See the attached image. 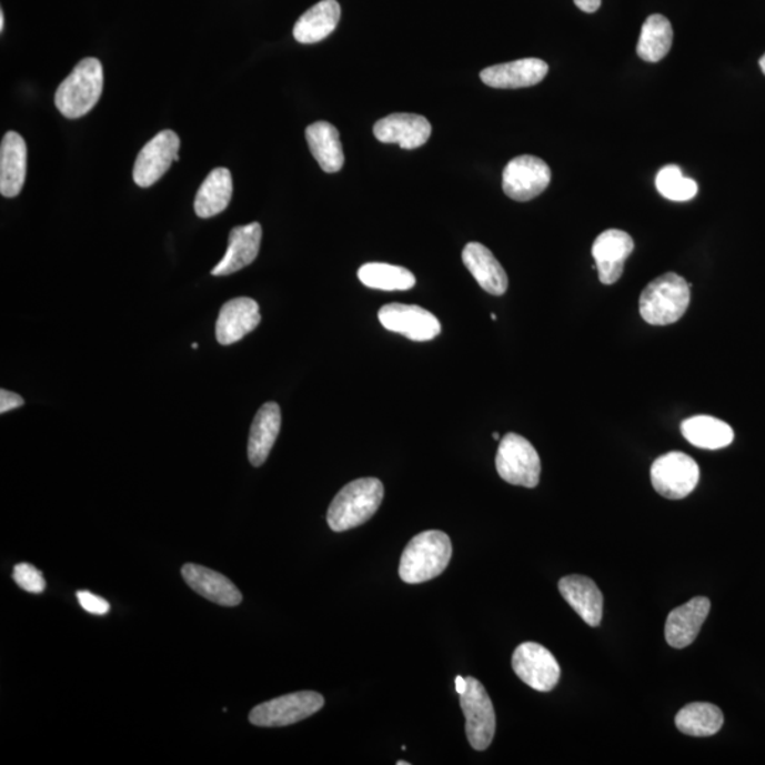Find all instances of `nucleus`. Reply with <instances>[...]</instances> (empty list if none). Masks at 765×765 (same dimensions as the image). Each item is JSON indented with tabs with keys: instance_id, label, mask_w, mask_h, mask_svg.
<instances>
[{
	"instance_id": "25",
	"label": "nucleus",
	"mask_w": 765,
	"mask_h": 765,
	"mask_svg": "<svg viewBox=\"0 0 765 765\" xmlns=\"http://www.w3.org/2000/svg\"><path fill=\"white\" fill-rule=\"evenodd\" d=\"M306 142L313 158L323 172L336 173L345 163V153L339 138V131L330 122L320 121L306 128Z\"/></svg>"
},
{
	"instance_id": "27",
	"label": "nucleus",
	"mask_w": 765,
	"mask_h": 765,
	"mask_svg": "<svg viewBox=\"0 0 765 765\" xmlns=\"http://www.w3.org/2000/svg\"><path fill=\"white\" fill-rule=\"evenodd\" d=\"M681 431L692 445L703 450L726 449L734 440L731 425L712 415H695L683 421Z\"/></svg>"
},
{
	"instance_id": "28",
	"label": "nucleus",
	"mask_w": 765,
	"mask_h": 765,
	"mask_svg": "<svg viewBox=\"0 0 765 765\" xmlns=\"http://www.w3.org/2000/svg\"><path fill=\"white\" fill-rule=\"evenodd\" d=\"M677 731L692 737H711L721 732L724 716L712 703H689L677 713L675 718Z\"/></svg>"
},
{
	"instance_id": "5",
	"label": "nucleus",
	"mask_w": 765,
	"mask_h": 765,
	"mask_svg": "<svg viewBox=\"0 0 765 765\" xmlns=\"http://www.w3.org/2000/svg\"><path fill=\"white\" fill-rule=\"evenodd\" d=\"M496 471L507 484L536 487L541 481V456L526 439L510 433L503 436L497 449Z\"/></svg>"
},
{
	"instance_id": "22",
	"label": "nucleus",
	"mask_w": 765,
	"mask_h": 765,
	"mask_svg": "<svg viewBox=\"0 0 765 765\" xmlns=\"http://www.w3.org/2000/svg\"><path fill=\"white\" fill-rule=\"evenodd\" d=\"M560 594L585 624L598 626L603 620L604 598L597 584L584 576H567L558 582Z\"/></svg>"
},
{
	"instance_id": "24",
	"label": "nucleus",
	"mask_w": 765,
	"mask_h": 765,
	"mask_svg": "<svg viewBox=\"0 0 765 765\" xmlns=\"http://www.w3.org/2000/svg\"><path fill=\"white\" fill-rule=\"evenodd\" d=\"M341 4L336 0H322L308 9L294 26V38L302 44L320 43L335 32L341 20Z\"/></svg>"
},
{
	"instance_id": "29",
	"label": "nucleus",
	"mask_w": 765,
	"mask_h": 765,
	"mask_svg": "<svg viewBox=\"0 0 765 765\" xmlns=\"http://www.w3.org/2000/svg\"><path fill=\"white\" fill-rule=\"evenodd\" d=\"M674 42V29L670 20L662 14H651L642 24L636 53L648 63H658L666 58Z\"/></svg>"
},
{
	"instance_id": "4",
	"label": "nucleus",
	"mask_w": 765,
	"mask_h": 765,
	"mask_svg": "<svg viewBox=\"0 0 765 765\" xmlns=\"http://www.w3.org/2000/svg\"><path fill=\"white\" fill-rule=\"evenodd\" d=\"M102 89H104V70L100 60L84 59L59 85L54 104L69 120H79L97 105Z\"/></svg>"
},
{
	"instance_id": "36",
	"label": "nucleus",
	"mask_w": 765,
	"mask_h": 765,
	"mask_svg": "<svg viewBox=\"0 0 765 765\" xmlns=\"http://www.w3.org/2000/svg\"><path fill=\"white\" fill-rule=\"evenodd\" d=\"M456 692L461 693L466 689V677L456 676L455 677Z\"/></svg>"
},
{
	"instance_id": "1",
	"label": "nucleus",
	"mask_w": 765,
	"mask_h": 765,
	"mask_svg": "<svg viewBox=\"0 0 765 765\" xmlns=\"http://www.w3.org/2000/svg\"><path fill=\"white\" fill-rule=\"evenodd\" d=\"M453 557V544L446 533L425 531L412 538L400 560L399 574L404 583L430 582L449 567Z\"/></svg>"
},
{
	"instance_id": "21",
	"label": "nucleus",
	"mask_w": 765,
	"mask_h": 765,
	"mask_svg": "<svg viewBox=\"0 0 765 765\" xmlns=\"http://www.w3.org/2000/svg\"><path fill=\"white\" fill-rule=\"evenodd\" d=\"M462 261L481 289L487 294L496 296L505 294L507 285H510L506 271L484 244H466L462 251Z\"/></svg>"
},
{
	"instance_id": "2",
	"label": "nucleus",
	"mask_w": 765,
	"mask_h": 765,
	"mask_svg": "<svg viewBox=\"0 0 765 765\" xmlns=\"http://www.w3.org/2000/svg\"><path fill=\"white\" fill-rule=\"evenodd\" d=\"M384 486L378 477H362L342 487L328 510L333 532H346L366 523L382 505Z\"/></svg>"
},
{
	"instance_id": "41",
	"label": "nucleus",
	"mask_w": 765,
	"mask_h": 765,
	"mask_svg": "<svg viewBox=\"0 0 765 765\" xmlns=\"http://www.w3.org/2000/svg\"><path fill=\"white\" fill-rule=\"evenodd\" d=\"M397 765H409L407 762H397Z\"/></svg>"
},
{
	"instance_id": "33",
	"label": "nucleus",
	"mask_w": 765,
	"mask_h": 765,
	"mask_svg": "<svg viewBox=\"0 0 765 765\" xmlns=\"http://www.w3.org/2000/svg\"><path fill=\"white\" fill-rule=\"evenodd\" d=\"M77 600H79L81 607H83L87 613L90 614L105 615L111 608V605L107 600L90 592H85V590L77 593Z\"/></svg>"
},
{
	"instance_id": "26",
	"label": "nucleus",
	"mask_w": 765,
	"mask_h": 765,
	"mask_svg": "<svg viewBox=\"0 0 765 765\" xmlns=\"http://www.w3.org/2000/svg\"><path fill=\"white\" fill-rule=\"evenodd\" d=\"M231 198H233V178L229 169H214L198 190L194 212L202 219L214 218L229 208Z\"/></svg>"
},
{
	"instance_id": "18",
	"label": "nucleus",
	"mask_w": 765,
	"mask_h": 765,
	"mask_svg": "<svg viewBox=\"0 0 765 765\" xmlns=\"http://www.w3.org/2000/svg\"><path fill=\"white\" fill-rule=\"evenodd\" d=\"M263 229L260 223L239 225L230 231L229 248L218 265L214 266L212 274L224 276L234 274L254 263L260 253Z\"/></svg>"
},
{
	"instance_id": "14",
	"label": "nucleus",
	"mask_w": 765,
	"mask_h": 765,
	"mask_svg": "<svg viewBox=\"0 0 765 765\" xmlns=\"http://www.w3.org/2000/svg\"><path fill=\"white\" fill-rule=\"evenodd\" d=\"M260 306L251 298H234L225 302L215 323V338L220 345L229 346L241 341L260 325Z\"/></svg>"
},
{
	"instance_id": "19",
	"label": "nucleus",
	"mask_w": 765,
	"mask_h": 765,
	"mask_svg": "<svg viewBox=\"0 0 765 765\" xmlns=\"http://www.w3.org/2000/svg\"><path fill=\"white\" fill-rule=\"evenodd\" d=\"M182 577L193 592L222 607H235L243 601L240 590L214 570L189 563L182 567Z\"/></svg>"
},
{
	"instance_id": "3",
	"label": "nucleus",
	"mask_w": 765,
	"mask_h": 765,
	"mask_svg": "<svg viewBox=\"0 0 765 765\" xmlns=\"http://www.w3.org/2000/svg\"><path fill=\"white\" fill-rule=\"evenodd\" d=\"M689 304L691 285L675 272H666L642 291L640 313L650 325L665 326L680 321Z\"/></svg>"
},
{
	"instance_id": "7",
	"label": "nucleus",
	"mask_w": 765,
	"mask_h": 765,
	"mask_svg": "<svg viewBox=\"0 0 765 765\" xmlns=\"http://www.w3.org/2000/svg\"><path fill=\"white\" fill-rule=\"evenodd\" d=\"M325 705L320 693L295 692L261 703L250 712L249 721L259 727H285L315 715Z\"/></svg>"
},
{
	"instance_id": "34",
	"label": "nucleus",
	"mask_w": 765,
	"mask_h": 765,
	"mask_svg": "<svg viewBox=\"0 0 765 765\" xmlns=\"http://www.w3.org/2000/svg\"><path fill=\"white\" fill-rule=\"evenodd\" d=\"M24 400L19 394L2 390L0 392V413L4 414L10 410L22 407Z\"/></svg>"
},
{
	"instance_id": "16",
	"label": "nucleus",
	"mask_w": 765,
	"mask_h": 765,
	"mask_svg": "<svg viewBox=\"0 0 765 765\" xmlns=\"http://www.w3.org/2000/svg\"><path fill=\"white\" fill-rule=\"evenodd\" d=\"M711 611V601L696 597L671 611L665 624V638L672 648L683 650L695 642Z\"/></svg>"
},
{
	"instance_id": "20",
	"label": "nucleus",
	"mask_w": 765,
	"mask_h": 765,
	"mask_svg": "<svg viewBox=\"0 0 765 765\" xmlns=\"http://www.w3.org/2000/svg\"><path fill=\"white\" fill-rule=\"evenodd\" d=\"M28 172V147L18 132L10 131L0 145V193L17 198L22 192Z\"/></svg>"
},
{
	"instance_id": "37",
	"label": "nucleus",
	"mask_w": 765,
	"mask_h": 765,
	"mask_svg": "<svg viewBox=\"0 0 765 765\" xmlns=\"http://www.w3.org/2000/svg\"><path fill=\"white\" fill-rule=\"evenodd\" d=\"M4 29V14L3 12H0V32H3Z\"/></svg>"
},
{
	"instance_id": "23",
	"label": "nucleus",
	"mask_w": 765,
	"mask_h": 765,
	"mask_svg": "<svg viewBox=\"0 0 765 765\" xmlns=\"http://www.w3.org/2000/svg\"><path fill=\"white\" fill-rule=\"evenodd\" d=\"M281 430V409L276 403H265L255 414L249 436L251 465L261 466L269 459Z\"/></svg>"
},
{
	"instance_id": "39",
	"label": "nucleus",
	"mask_w": 765,
	"mask_h": 765,
	"mask_svg": "<svg viewBox=\"0 0 765 765\" xmlns=\"http://www.w3.org/2000/svg\"><path fill=\"white\" fill-rule=\"evenodd\" d=\"M492 436H494V440H496V441L501 440L500 433H494V434H492Z\"/></svg>"
},
{
	"instance_id": "9",
	"label": "nucleus",
	"mask_w": 765,
	"mask_h": 765,
	"mask_svg": "<svg viewBox=\"0 0 765 765\" xmlns=\"http://www.w3.org/2000/svg\"><path fill=\"white\" fill-rule=\"evenodd\" d=\"M552 181V171L543 159L522 155L503 169L502 188L507 198L529 202L542 194Z\"/></svg>"
},
{
	"instance_id": "13",
	"label": "nucleus",
	"mask_w": 765,
	"mask_h": 765,
	"mask_svg": "<svg viewBox=\"0 0 765 765\" xmlns=\"http://www.w3.org/2000/svg\"><path fill=\"white\" fill-rule=\"evenodd\" d=\"M634 249L633 238L623 230L611 229L595 239L592 253L604 285H613L623 276L625 261Z\"/></svg>"
},
{
	"instance_id": "17",
	"label": "nucleus",
	"mask_w": 765,
	"mask_h": 765,
	"mask_svg": "<svg viewBox=\"0 0 765 765\" xmlns=\"http://www.w3.org/2000/svg\"><path fill=\"white\" fill-rule=\"evenodd\" d=\"M548 66L541 59H522L487 67L481 71V80L492 89L516 90L533 87L544 80Z\"/></svg>"
},
{
	"instance_id": "15",
	"label": "nucleus",
	"mask_w": 765,
	"mask_h": 765,
	"mask_svg": "<svg viewBox=\"0 0 765 765\" xmlns=\"http://www.w3.org/2000/svg\"><path fill=\"white\" fill-rule=\"evenodd\" d=\"M427 118L417 114H392L382 118L373 127L374 137L382 143H397L403 149L425 145L431 137Z\"/></svg>"
},
{
	"instance_id": "35",
	"label": "nucleus",
	"mask_w": 765,
	"mask_h": 765,
	"mask_svg": "<svg viewBox=\"0 0 765 765\" xmlns=\"http://www.w3.org/2000/svg\"><path fill=\"white\" fill-rule=\"evenodd\" d=\"M576 7L585 13H594L601 7V0H574Z\"/></svg>"
},
{
	"instance_id": "6",
	"label": "nucleus",
	"mask_w": 765,
	"mask_h": 765,
	"mask_svg": "<svg viewBox=\"0 0 765 765\" xmlns=\"http://www.w3.org/2000/svg\"><path fill=\"white\" fill-rule=\"evenodd\" d=\"M462 712L465 715L466 737L472 748L484 752L491 746L496 732L495 708L490 695L475 677H466V689L460 695Z\"/></svg>"
},
{
	"instance_id": "30",
	"label": "nucleus",
	"mask_w": 765,
	"mask_h": 765,
	"mask_svg": "<svg viewBox=\"0 0 765 765\" xmlns=\"http://www.w3.org/2000/svg\"><path fill=\"white\" fill-rule=\"evenodd\" d=\"M359 280L372 290L409 291L415 285V276L404 266L369 263L358 271Z\"/></svg>"
},
{
	"instance_id": "32",
	"label": "nucleus",
	"mask_w": 765,
	"mask_h": 765,
	"mask_svg": "<svg viewBox=\"0 0 765 765\" xmlns=\"http://www.w3.org/2000/svg\"><path fill=\"white\" fill-rule=\"evenodd\" d=\"M14 582L24 592L40 594L44 592L46 582L42 572L29 563H20L13 570Z\"/></svg>"
},
{
	"instance_id": "11",
	"label": "nucleus",
	"mask_w": 765,
	"mask_h": 765,
	"mask_svg": "<svg viewBox=\"0 0 765 765\" xmlns=\"http://www.w3.org/2000/svg\"><path fill=\"white\" fill-rule=\"evenodd\" d=\"M181 140L171 130L161 131L141 149L133 167V181L140 188H151L172 167L179 162Z\"/></svg>"
},
{
	"instance_id": "38",
	"label": "nucleus",
	"mask_w": 765,
	"mask_h": 765,
	"mask_svg": "<svg viewBox=\"0 0 765 765\" xmlns=\"http://www.w3.org/2000/svg\"><path fill=\"white\" fill-rule=\"evenodd\" d=\"M759 69H762L764 76H765V54L763 56L762 59H759Z\"/></svg>"
},
{
	"instance_id": "40",
	"label": "nucleus",
	"mask_w": 765,
	"mask_h": 765,
	"mask_svg": "<svg viewBox=\"0 0 765 765\" xmlns=\"http://www.w3.org/2000/svg\"><path fill=\"white\" fill-rule=\"evenodd\" d=\"M492 321H496V315L495 313H491Z\"/></svg>"
},
{
	"instance_id": "10",
	"label": "nucleus",
	"mask_w": 765,
	"mask_h": 765,
	"mask_svg": "<svg viewBox=\"0 0 765 765\" xmlns=\"http://www.w3.org/2000/svg\"><path fill=\"white\" fill-rule=\"evenodd\" d=\"M512 667L519 680L537 692H551L560 680V666L551 651L536 642L517 646L512 656Z\"/></svg>"
},
{
	"instance_id": "8",
	"label": "nucleus",
	"mask_w": 765,
	"mask_h": 765,
	"mask_svg": "<svg viewBox=\"0 0 765 765\" xmlns=\"http://www.w3.org/2000/svg\"><path fill=\"white\" fill-rule=\"evenodd\" d=\"M699 480V465L689 455L680 451L662 455L652 464V486L666 500H683L691 495Z\"/></svg>"
},
{
	"instance_id": "12",
	"label": "nucleus",
	"mask_w": 765,
	"mask_h": 765,
	"mask_svg": "<svg viewBox=\"0 0 765 765\" xmlns=\"http://www.w3.org/2000/svg\"><path fill=\"white\" fill-rule=\"evenodd\" d=\"M384 330L400 333L410 341H433L441 333V323L424 308L405 304H387L379 311Z\"/></svg>"
},
{
	"instance_id": "31",
	"label": "nucleus",
	"mask_w": 765,
	"mask_h": 765,
	"mask_svg": "<svg viewBox=\"0 0 765 765\" xmlns=\"http://www.w3.org/2000/svg\"><path fill=\"white\" fill-rule=\"evenodd\" d=\"M656 189L672 202H687L696 197L697 183L693 179L683 177L682 169L676 165L662 168L655 179Z\"/></svg>"
}]
</instances>
